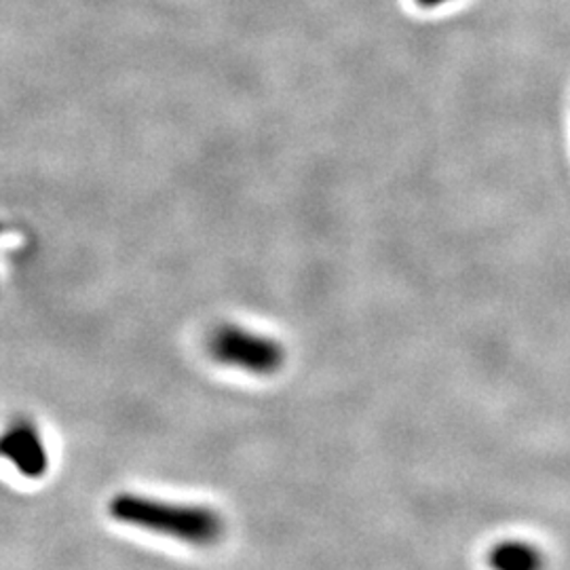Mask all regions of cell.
I'll return each instance as SVG.
<instances>
[{"label": "cell", "instance_id": "1", "mask_svg": "<svg viewBox=\"0 0 570 570\" xmlns=\"http://www.w3.org/2000/svg\"><path fill=\"white\" fill-rule=\"evenodd\" d=\"M108 511L121 524L172 536L195 547H210L224 535L222 516L201 505H178L125 493L110 500Z\"/></svg>", "mask_w": 570, "mask_h": 570}, {"label": "cell", "instance_id": "2", "mask_svg": "<svg viewBox=\"0 0 570 570\" xmlns=\"http://www.w3.org/2000/svg\"><path fill=\"white\" fill-rule=\"evenodd\" d=\"M208 351L218 363L239 368L258 376L275 374L284 365V347L269 336L239 325H220L208 340Z\"/></svg>", "mask_w": 570, "mask_h": 570}, {"label": "cell", "instance_id": "3", "mask_svg": "<svg viewBox=\"0 0 570 570\" xmlns=\"http://www.w3.org/2000/svg\"><path fill=\"white\" fill-rule=\"evenodd\" d=\"M0 453L26 478L36 480L47 473L49 459H47L42 437L38 429L28 421H20L7 429L0 442Z\"/></svg>", "mask_w": 570, "mask_h": 570}, {"label": "cell", "instance_id": "4", "mask_svg": "<svg viewBox=\"0 0 570 570\" xmlns=\"http://www.w3.org/2000/svg\"><path fill=\"white\" fill-rule=\"evenodd\" d=\"M491 565L499 570H531L541 565V558L531 545L503 543L493 552Z\"/></svg>", "mask_w": 570, "mask_h": 570}, {"label": "cell", "instance_id": "5", "mask_svg": "<svg viewBox=\"0 0 570 570\" xmlns=\"http://www.w3.org/2000/svg\"><path fill=\"white\" fill-rule=\"evenodd\" d=\"M444 2H448V0H417V4H421V7H425V9L439 7V4H444Z\"/></svg>", "mask_w": 570, "mask_h": 570}]
</instances>
